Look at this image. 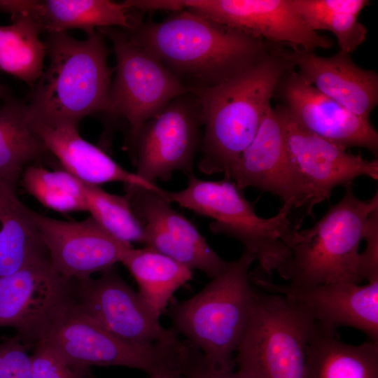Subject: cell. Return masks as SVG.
I'll return each instance as SVG.
<instances>
[{"label": "cell", "mask_w": 378, "mask_h": 378, "mask_svg": "<svg viewBox=\"0 0 378 378\" xmlns=\"http://www.w3.org/2000/svg\"><path fill=\"white\" fill-rule=\"evenodd\" d=\"M123 30L191 90L230 79L277 47L186 9L160 22L141 20Z\"/></svg>", "instance_id": "cell-1"}, {"label": "cell", "mask_w": 378, "mask_h": 378, "mask_svg": "<svg viewBox=\"0 0 378 378\" xmlns=\"http://www.w3.org/2000/svg\"><path fill=\"white\" fill-rule=\"evenodd\" d=\"M30 122L50 154L58 160L64 170L80 181L97 186L121 182L162 190L155 183L125 169L102 149L85 140L79 134L78 125L32 119Z\"/></svg>", "instance_id": "cell-22"}, {"label": "cell", "mask_w": 378, "mask_h": 378, "mask_svg": "<svg viewBox=\"0 0 378 378\" xmlns=\"http://www.w3.org/2000/svg\"><path fill=\"white\" fill-rule=\"evenodd\" d=\"M31 349L15 336L0 343V378H32Z\"/></svg>", "instance_id": "cell-32"}, {"label": "cell", "mask_w": 378, "mask_h": 378, "mask_svg": "<svg viewBox=\"0 0 378 378\" xmlns=\"http://www.w3.org/2000/svg\"><path fill=\"white\" fill-rule=\"evenodd\" d=\"M201 127L197 96L187 92L174 98L141 129L132 153L135 173L152 183L168 180L176 171L193 174Z\"/></svg>", "instance_id": "cell-11"}, {"label": "cell", "mask_w": 378, "mask_h": 378, "mask_svg": "<svg viewBox=\"0 0 378 378\" xmlns=\"http://www.w3.org/2000/svg\"><path fill=\"white\" fill-rule=\"evenodd\" d=\"M312 31L326 30L337 38L340 50L349 53L364 43L367 28L358 20L368 0H290Z\"/></svg>", "instance_id": "cell-27"}, {"label": "cell", "mask_w": 378, "mask_h": 378, "mask_svg": "<svg viewBox=\"0 0 378 378\" xmlns=\"http://www.w3.org/2000/svg\"><path fill=\"white\" fill-rule=\"evenodd\" d=\"M305 378H378V342L352 345L316 327L307 347Z\"/></svg>", "instance_id": "cell-24"}, {"label": "cell", "mask_w": 378, "mask_h": 378, "mask_svg": "<svg viewBox=\"0 0 378 378\" xmlns=\"http://www.w3.org/2000/svg\"><path fill=\"white\" fill-rule=\"evenodd\" d=\"M21 177L26 192L44 206L63 214L88 211L82 181L66 170L32 164Z\"/></svg>", "instance_id": "cell-29"}, {"label": "cell", "mask_w": 378, "mask_h": 378, "mask_svg": "<svg viewBox=\"0 0 378 378\" xmlns=\"http://www.w3.org/2000/svg\"><path fill=\"white\" fill-rule=\"evenodd\" d=\"M125 190L142 224L146 247L211 279L227 267L229 262L216 253L190 220L171 206L164 190L127 184Z\"/></svg>", "instance_id": "cell-15"}, {"label": "cell", "mask_w": 378, "mask_h": 378, "mask_svg": "<svg viewBox=\"0 0 378 378\" xmlns=\"http://www.w3.org/2000/svg\"><path fill=\"white\" fill-rule=\"evenodd\" d=\"M120 262L135 279L144 302L159 318L174 293L192 278V270L146 246H131Z\"/></svg>", "instance_id": "cell-25"}, {"label": "cell", "mask_w": 378, "mask_h": 378, "mask_svg": "<svg viewBox=\"0 0 378 378\" xmlns=\"http://www.w3.org/2000/svg\"><path fill=\"white\" fill-rule=\"evenodd\" d=\"M229 180L241 190L253 187L279 196L293 209L306 197L292 162L279 104L264 118L255 137L231 169Z\"/></svg>", "instance_id": "cell-19"}, {"label": "cell", "mask_w": 378, "mask_h": 378, "mask_svg": "<svg viewBox=\"0 0 378 378\" xmlns=\"http://www.w3.org/2000/svg\"><path fill=\"white\" fill-rule=\"evenodd\" d=\"M30 356L32 378H86L90 371L72 368L43 341L34 346Z\"/></svg>", "instance_id": "cell-31"}, {"label": "cell", "mask_w": 378, "mask_h": 378, "mask_svg": "<svg viewBox=\"0 0 378 378\" xmlns=\"http://www.w3.org/2000/svg\"><path fill=\"white\" fill-rule=\"evenodd\" d=\"M44 43L49 66L26 102L30 119L78 125L87 115L104 113L114 73L105 36L97 29L85 40L57 33Z\"/></svg>", "instance_id": "cell-3"}, {"label": "cell", "mask_w": 378, "mask_h": 378, "mask_svg": "<svg viewBox=\"0 0 378 378\" xmlns=\"http://www.w3.org/2000/svg\"><path fill=\"white\" fill-rule=\"evenodd\" d=\"M284 57L308 83L366 121L378 104V74L359 66L350 54L339 50L331 57L315 51L283 48Z\"/></svg>", "instance_id": "cell-20"}, {"label": "cell", "mask_w": 378, "mask_h": 378, "mask_svg": "<svg viewBox=\"0 0 378 378\" xmlns=\"http://www.w3.org/2000/svg\"><path fill=\"white\" fill-rule=\"evenodd\" d=\"M86 378H94L93 375L92 374L91 372L90 371L88 374H87ZM149 378H182L181 374L178 373H162V374H158L151 375L149 377Z\"/></svg>", "instance_id": "cell-36"}, {"label": "cell", "mask_w": 378, "mask_h": 378, "mask_svg": "<svg viewBox=\"0 0 378 378\" xmlns=\"http://www.w3.org/2000/svg\"><path fill=\"white\" fill-rule=\"evenodd\" d=\"M125 2L133 10H165L180 12L185 10L183 0H127Z\"/></svg>", "instance_id": "cell-35"}, {"label": "cell", "mask_w": 378, "mask_h": 378, "mask_svg": "<svg viewBox=\"0 0 378 378\" xmlns=\"http://www.w3.org/2000/svg\"><path fill=\"white\" fill-rule=\"evenodd\" d=\"M0 25V69L33 87L43 73L46 53L38 27L23 18Z\"/></svg>", "instance_id": "cell-28"}, {"label": "cell", "mask_w": 378, "mask_h": 378, "mask_svg": "<svg viewBox=\"0 0 378 378\" xmlns=\"http://www.w3.org/2000/svg\"><path fill=\"white\" fill-rule=\"evenodd\" d=\"M48 154L31 126L27 103L7 99L0 108V179L17 184L27 167Z\"/></svg>", "instance_id": "cell-26"}, {"label": "cell", "mask_w": 378, "mask_h": 378, "mask_svg": "<svg viewBox=\"0 0 378 378\" xmlns=\"http://www.w3.org/2000/svg\"><path fill=\"white\" fill-rule=\"evenodd\" d=\"M260 290L286 297L296 304L323 332L335 334L340 327L360 330L378 342V280L366 285L329 283L281 285L260 270L250 272Z\"/></svg>", "instance_id": "cell-13"}, {"label": "cell", "mask_w": 378, "mask_h": 378, "mask_svg": "<svg viewBox=\"0 0 378 378\" xmlns=\"http://www.w3.org/2000/svg\"><path fill=\"white\" fill-rule=\"evenodd\" d=\"M34 219L54 269L69 280H83L120 262L132 244L121 241L90 216L79 221L52 218L36 211Z\"/></svg>", "instance_id": "cell-17"}, {"label": "cell", "mask_w": 378, "mask_h": 378, "mask_svg": "<svg viewBox=\"0 0 378 378\" xmlns=\"http://www.w3.org/2000/svg\"><path fill=\"white\" fill-rule=\"evenodd\" d=\"M343 197L311 227H295L289 238L290 254L277 270L297 285L329 283L359 284L360 241L370 214L378 209V194L358 198L352 184Z\"/></svg>", "instance_id": "cell-5"}, {"label": "cell", "mask_w": 378, "mask_h": 378, "mask_svg": "<svg viewBox=\"0 0 378 378\" xmlns=\"http://www.w3.org/2000/svg\"><path fill=\"white\" fill-rule=\"evenodd\" d=\"M72 305L117 337L132 343L153 345L178 341L173 328L158 317L113 267L97 279L73 280Z\"/></svg>", "instance_id": "cell-12"}, {"label": "cell", "mask_w": 378, "mask_h": 378, "mask_svg": "<svg viewBox=\"0 0 378 378\" xmlns=\"http://www.w3.org/2000/svg\"><path fill=\"white\" fill-rule=\"evenodd\" d=\"M72 280L59 274L49 256L0 277V328L12 327L30 349L42 341L71 303Z\"/></svg>", "instance_id": "cell-10"}, {"label": "cell", "mask_w": 378, "mask_h": 378, "mask_svg": "<svg viewBox=\"0 0 378 378\" xmlns=\"http://www.w3.org/2000/svg\"><path fill=\"white\" fill-rule=\"evenodd\" d=\"M274 97L303 129L347 149L363 147L378 153V133L366 121L322 94L295 69L281 78Z\"/></svg>", "instance_id": "cell-18"}, {"label": "cell", "mask_w": 378, "mask_h": 378, "mask_svg": "<svg viewBox=\"0 0 378 378\" xmlns=\"http://www.w3.org/2000/svg\"><path fill=\"white\" fill-rule=\"evenodd\" d=\"M273 48L255 64L214 87L192 90L200 101L204 127L199 170L205 174L230 173L242 152L255 137L272 108L277 85L295 69Z\"/></svg>", "instance_id": "cell-2"}, {"label": "cell", "mask_w": 378, "mask_h": 378, "mask_svg": "<svg viewBox=\"0 0 378 378\" xmlns=\"http://www.w3.org/2000/svg\"><path fill=\"white\" fill-rule=\"evenodd\" d=\"M282 108L287 144L306 197L307 214H312L316 204L328 200L337 186L352 184L362 176L378 179L377 158L368 160L360 153L353 154L309 132L295 122Z\"/></svg>", "instance_id": "cell-16"}, {"label": "cell", "mask_w": 378, "mask_h": 378, "mask_svg": "<svg viewBox=\"0 0 378 378\" xmlns=\"http://www.w3.org/2000/svg\"><path fill=\"white\" fill-rule=\"evenodd\" d=\"M183 378H242L235 370L217 371L209 368L200 351L192 345Z\"/></svg>", "instance_id": "cell-34"}, {"label": "cell", "mask_w": 378, "mask_h": 378, "mask_svg": "<svg viewBox=\"0 0 378 378\" xmlns=\"http://www.w3.org/2000/svg\"><path fill=\"white\" fill-rule=\"evenodd\" d=\"M185 9L274 46L330 49L333 41L310 30L290 0H183Z\"/></svg>", "instance_id": "cell-14"}, {"label": "cell", "mask_w": 378, "mask_h": 378, "mask_svg": "<svg viewBox=\"0 0 378 378\" xmlns=\"http://www.w3.org/2000/svg\"><path fill=\"white\" fill-rule=\"evenodd\" d=\"M170 202L210 218L209 229L241 242L259 263V270L271 276L290 254L288 242L295 228L290 220L293 207L284 203L273 217L258 216L251 203L232 181H204L193 174L179 191H164Z\"/></svg>", "instance_id": "cell-6"}, {"label": "cell", "mask_w": 378, "mask_h": 378, "mask_svg": "<svg viewBox=\"0 0 378 378\" xmlns=\"http://www.w3.org/2000/svg\"><path fill=\"white\" fill-rule=\"evenodd\" d=\"M42 341L80 371H89L92 366H124L150 376L173 372L183 377L190 354L187 340L141 345L122 340L81 314L72 303Z\"/></svg>", "instance_id": "cell-8"}, {"label": "cell", "mask_w": 378, "mask_h": 378, "mask_svg": "<svg viewBox=\"0 0 378 378\" xmlns=\"http://www.w3.org/2000/svg\"><path fill=\"white\" fill-rule=\"evenodd\" d=\"M254 261L245 250L198 293L170 308L172 328L200 351L212 370H235V353L255 300L249 272Z\"/></svg>", "instance_id": "cell-4"}, {"label": "cell", "mask_w": 378, "mask_h": 378, "mask_svg": "<svg viewBox=\"0 0 378 378\" xmlns=\"http://www.w3.org/2000/svg\"><path fill=\"white\" fill-rule=\"evenodd\" d=\"M111 41L116 58L115 76L104 113L125 120L132 153L144 125L174 98L192 90L151 52L133 43L123 29H97Z\"/></svg>", "instance_id": "cell-9"}, {"label": "cell", "mask_w": 378, "mask_h": 378, "mask_svg": "<svg viewBox=\"0 0 378 378\" xmlns=\"http://www.w3.org/2000/svg\"><path fill=\"white\" fill-rule=\"evenodd\" d=\"M82 183L88 212L96 222L121 241L143 244V226L128 197L109 193L99 186Z\"/></svg>", "instance_id": "cell-30"}, {"label": "cell", "mask_w": 378, "mask_h": 378, "mask_svg": "<svg viewBox=\"0 0 378 378\" xmlns=\"http://www.w3.org/2000/svg\"><path fill=\"white\" fill-rule=\"evenodd\" d=\"M363 239L366 246L360 253V272L363 281L378 280V209L368 219Z\"/></svg>", "instance_id": "cell-33"}, {"label": "cell", "mask_w": 378, "mask_h": 378, "mask_svg": "<svg viewBox=\"0 0 378 378\" xmlns=\"http://www.w3.org/2000/svg\"><path fill=\"white\" fill-rule=\"evenodd\" d=\"M255 303L234 356L242 378H305L313 321L286 297L255 288Z\"/></svg>", "instance_id": "cell-7"}, {"label": "cell", "mask_w": 378, "mask_h": 378, "mask_svg": "<svg viewBox=\"0 0 378 378\" xmlns=\"http://www.w3.org/2000/svg\"><path fill=\"white\" fill-rule=\"evenodd\" d=\"M0 10L29 20L47 34L72 29L87 35L100 28L130 29L141 20L125 1L108 0H0Z\"/></svg>", "instance_id": "cell-21"}, {"label": "cell", "mask_w": 378, "mask_h": 378, "mask_svg": "<svg viewBox=\"0 0 378 378\" xmlns=\"http://www.w3.org/2000/svg\"><path fill=\"white\" fill-rule=\"evenodd\" d=\"M16 186L0 179V277L48 255L34 211L20 201Z\"/></svg>", "instance_id": "cell-23"}]
</instances>
